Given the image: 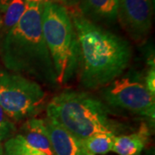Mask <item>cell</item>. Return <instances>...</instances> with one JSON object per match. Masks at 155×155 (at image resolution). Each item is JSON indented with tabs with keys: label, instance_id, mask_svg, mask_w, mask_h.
Returning <instances> with one entry per match:
<instances>
[{
	"label": "cell",
	"instance_id": "6da1fadb",
	"mask_svg": "<svg viewBox=\"0 0 155 155\" xmlns=\"http://www.w3.org/2000/svg\"><path fill=\"white\" fill-rule=\"evenodd\" d=\"M70 14L79 46V82L89 90L102 89L120 77L129 66L131 46L81 12Z\"/></svg>",
	"mask_w": 155,
	"mask_h": 155
},
{
	"label": "cell",
	"instance_id": "7a4b0ae2",
	"mask_svg": "<svg viewBox=\"0 0 155 155\" xmlns=\"http://www.w3.org/2000/svg\"><path fill=\"white\" fill-rule=\"evenodd\" d=\"M42 8L41 2H26L16 26L0 36V58L7 70L54 87L58 84L42 34Z\"/></svg>",
	"mask_w": 155,
	"mask_h": 155
},
{
	"label": "cell",
	"instance_id": "3957f363",
	"mask_svg": "<svg viewBox=\"0 0 155 155\" xmlns=\"http://www.w3.org/2000/svg\"><path fill=\"white\" fill-rule=\"evenodd\" d=\"M110 114L104 102L85 91H63L47 105L48 120L81 140L98 133H116L118 124Z\"/></svg>",
	"mask_w": 155,
	"mask_h": 155
},
{
	"label": "cell",
	"instance_id": "277c9868",
	"mask_svg": "<svg viewBox=\"0 0 155 155\" xmlns=\"http://www.w3.org/2000/svg\"><path fill=\"white\" fill-rule=\"evenodd\" d=\"M41 27L57 84H67L77 76L79 68V46L70 11L62 5L43 3Z\"/></svg>",
	"mask_w": 155,
	"mask_h": 155
},
{
	"label": "cell",
	"instance_id": "5b68a950",
	"mask_svg": "<svg viewBox=\"0 0 155 155\" xmlns=\"http://www.w3.org/2000/svg\"><path fill=\"white\" fill-rule=\"evenodd\" d=\"M46 102L41 84L0 67V107L12 122L35 117L43 110Z\"/></svg>",
	"mask_w": 155,
	"mask_h": 155
},
{
	"label": "cell",
	"instance_id": "8992f818",
	"mask_svg": "<svg viewBox=\"0 0 155 155\" xmlns=\"http://www.w3.org/2000/svg\"><path fill=\"white\" fill-rule=\"evenodd\" d=\"M101 94L108 105L148 117L154 122L155 96L138 78H117L102 88Z\"/></svg>",
	"mask_w": 155,
	"mask_h": 155
},
{
	"label": "cell",
	"instance_id": "52a82bcc",
	"mask_svg": "<svg viewBox=\"0 0 155 155\" xmlns=\"http://www.w3.org/2000/svg\"><path fill=\"white\" fill-rule=\"evenodd\" d=\"M152 18V0H120L116 19L134 41L141 42L148 36Z\"/></svg>",
	"mask_w": 155,
	"mask_h": 155
},
{
	"label": "cell",
	"instance_id": "ba28073f",
	"mask_svg": "<svg viewBox=\"0 0 155 155\" xmlns=\"http://www.w3.org/2000/svg\"><path fill=\"white\" fill-rule=\"evenodd\" d=\"M54 155H94L84 144L83 140L74 136L55 122L45 120Z\"/></svg>",
	"mask_w": 155,
	"mask_h": 155
},
{
	"label": "cell",
	"instance_id": "9c48e42d",
	"mask_svg": "<svg viewBox=\"0 0 155 155\" xmlns=\"http://www.w3.org/2000/svg\"><path fill=\"white\" fill-rule=\"evenodd\" d=\"M18 134L34 148L46 155H54L45 120L36 117L28 118L23 122Z\"/></svg>",
	"mask_w": 155,
	"mask_h": 155
},
{
	"label": "cell",
	"instance_id": "30bf717a",
	"mask_svg": "<svg viewBox=\"0 0 155 155\" xmlns=\"http://www.w3.org/2000/svg\"><path fill=\"white\" fill-rule=\"evenodd\" d=\"M149 135L147 126L142 124L136 133L115 136L112 151L118 155H140Z\"/></svg>",
	"mask_w": 155,
	"mask_h": 155
},
{
	"label": "cell",
	"instance_id": "8fae6325",
	"mask_svg": "<svg viewBox=\"0 0 155 155\" xmlns=\"http://www.w3.org/2000/svg\"><path fill=\"white\" fill-rule=\"evenodd\" d=\"M120 0H81L83 15L98 21L115 22Z\"/></svg>",
	"mask_w": 155,
	"mask_h": 155
},
{
	"label": "cell",
	"instance_id": "7c38bea8",
	"mask_svg": "<svg viewBox=\"0 0 155 155\" xmlns=\"http://www.w3.org/2000/svg\"><path fill=\"white\" fill-rule=\"evenodd\" d=\"M115 136V134L110 132L98 133L84 139L83 141L86 148L92 154L104 155L112 151Z\"/></svg>",
	"mask_w": 155,
	"mask_h": 155
},
{
	"label": "cell",
	"instance_id": "4fadbf2b",
	"mask_svg": "<svg viewBox=\"0 0 155 155\" xmlns=\"http://www.w3.org/2000/svg\"><path fill=\"white\" fill-rule=\"evenodd\" d=\"M25 8V0H11L4 12L5 15L1 21V35L7 33L9 30L16 26V24L22 17Z\"/></svg>",
	"mask_w": 155,
	"mask_h": 155
},
{
	"label": "cell",
	"instance_id": "5bb4252c",
	"mask_svg": "<svg viewBox=\"0 0 155 155\" xmlns=\"http://www.w3.org/2000/svg\"><path fill=\"white\" fill-rule=\"evenodd\" d=\"M3 148L4 155H46L28 145L20 134L8 139Z\"/></svg>",
	"mask_w": 155,
	"mask_h": 155
},
{
	"label": "cell",
	"instance_id": "9a60e30c",
	"mask_svg": "<svg viewBox=\"0 0 155 155\" xmlns=\"http://www.w3.org/2000/svg\"><path fill=\"white\" fill-rule=\"evenodd\" d=\"M15 131L16 126L14 122L9 124H0V142L12 137Z\"/></svg>",
	"mask_w": 155,
	"mask_h": 155
},
{
	"label": "cell",
	"instance_id": "2e32d148",
	"mask_svg": "<svg viewBox=\"0 0 155 155\" xmlns=\"http://www.w3.org/2000/svg\"><path fill=\"white\" fill-rule=\"evenodd\" d=\"M145 84L147 90L153 95H155V68L154 63H153L150 67V69L147 77L145 78Z\"/></svg>",
	"mask_w": 155,
	"mask_h": 155
},
{
	"label": "cell",
	"instance_id": "e0dca14e",
	"mask_svg": "<svg viewBox=\"0 0 155 155\" xmlns=\"http://www.w3.org/2000/svg\"><path fill=\"white\" fill-rule=\"evenodd\" d=\"M26 2H41V3H54L62 5H69V0H25Z\"/></svg>",
	"mask_w": 155,
	"mask_h": 155
},
{
	"label": "cell",
	"instance_id": "ac0fdd59",
	"mask_svg": "<svg viewBox=\"0 0 155 155\" xmlns=\"http://www.w3.org/2000/svg\"><path fill=\"white\" fill-rule=\"evenodd\" d=\"M12 122H13L9 118V116L6 115L4 110L0 107V124H9Z\"/></svg>",
	"mask_w": 155,
	"mask_h": 155
},
{
	"label": "cell",
	"instance_id": "d6986e66",
	"mask_svg": "<svg viewBox=\"0 0 155 155\" xmlns=\"http://www.w3.org/2000/svg\"><path fill=\"white\" fill-rule=\"evenodd\" d=\"M11 0H0V12H5Z\"/></svg>",
	"mask_w": 155,
	"mask_h": 155
},
{
	"label": "cell",
	"instance_id": "ffe728a7",
	"mask_svg": "<svg viewBox=\"0 0 155 155\" xmlns=\"http://www.w3.org/2000/svg\"><path fill=\"white\" fill-rule=\"evenodd\" d=\"M0 155H4V148L1 144H0Z\"/></svg>",
	"mask_w": 155,
	"mask_h": 155
}]
</instances>
